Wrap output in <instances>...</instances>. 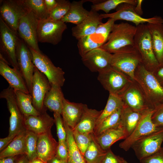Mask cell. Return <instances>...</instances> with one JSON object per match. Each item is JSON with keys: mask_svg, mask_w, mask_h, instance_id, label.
I'll list each match as a JSON object with an SVG mask.
<instances>
[{"mask_svg": "<svg viewBox=\"0 0 163 163\" xmlns=\"http://www.w3.org/2000/svg\"><path fill=\"white\" fill-rule=\"evenodd\" d=\"M72 130L76 144L84 155L91 141L93 133L88 134L82 133L76 130Z\"/></svg>", "mask_w": 163, "mask_h": 163, "instance_id": "ab89813d", "label": "cell"}, {"mask_svg": "<svg viewBox=\"0 0 163 163\" xmlns=\"http://www.w3.org/2000/svg\"><path fill=\"white\" fill-rule=\"evenodd\" d=\"M123 106L104 119L96 126L94 134L98 136L109 129L119 126Z\"/></svg>", "mask_w": 163, "mask_h": 163, "instance_id": "e575fe53", "label": "cell"}, {"mask_svg": "<svg viewBox=\"0 0 163 163\" xmlns=\"http://www.w3.org/2000/svg\"><path fill=\"white\" fill-rule=\"evenodd\" d=\"M29 47L32 53L33 62L35 66L46 76L51 86L62 87L65 81V72L62 69L55 66L49 57L42 52H39Z\"/></svg>", "mask_w": 163, "mask_h": 163, "instance_id": "52a82bcc", "label": "cell"}, {"mask_svg": "<svg viewBox=\"0 0 163 163\" xmlns=\"http://www.w3.org/2000/svg\"><path fill=\"white\" fill-rule=\"evenodd\" d=\"M57 1V4L50 12L49 18L55 20L61 21L68 12L71 3L66 0Z\"/></svg>", "mask_w": 163, "mask_h": 163, "instance_id": "f35d334b", "label": "cell"}, {"mask_svg": "<svg viewBox=\"0 0 163 163\" xmlns=\"http://www.w3.org/2000/svg\"><path fill=\"white\" fill-rule=\"evenodd\" d=\"M151 118L152 122L155 125L163 128V103L154 109Z\"/></svg>", "mask_w": 163, "mask_h": 163, "instance_id": "7bdbcfd3", "label": "cell"}, {"mask_svg": "<svg viewBox=\"0 0 163 163\" xmlns=\"http://www.w3.org/2000/svg\"><path fill=\"white\" fill-rule=\"evenodd\" d=\"M153 111L154 109H150L142 114L132 133L120 143V148L125 151H127L141 138L163 128L157 126L152 122L151 118Z\"/></svg>", "mask_w": 163, "mask_h": 163, "instance_id": "8fae6325", "label": "cell"}, {"mask_svg": "<svg viewBox=\"0 0 163 163\" xmlns=\"http://www.w3.org/2000/svg\"><path fill=\"white\" fill-rule=\"evenodd\" d=\"M142 114L132 110L124 104L123 107L119 126L124 131L127 137L133 131Z\"/></svg>", "mask_w": 163, "mask_h": 163, "instance_id": "83f0119b", "label": "cell"}, {"mask_svg": "<svg viewBox=\"0 0 163 163\" xmlns=\"http://www.w3.org/2000/svg\"><path fill=\"white\" fill-rule=\"evenodd\" d=\"M107 151L104 150L93 134L91 141L84 155L86 163H101Z\"/></svg>", "mask_w": 163, "mask_h": 163, "instance_id": "d6a6232c", "label": "cell"}, {"mask_svg": "<svg viewBox=\"0 0 163 163\" xmlns=\"http://www.w3.org/2000/svg\"><path fill=\"white\" fill-rule=\"evenodd\" d=\"M102 111L89 108L84 104L81 119L73 130L84 133H94L97 120Z\"/></svg>", "mask_w": 163, "mask_h": 163, "instance_id": "cb8c5ba5", "label": "cell"}, {"mask_svg": "<svg viewBox=\"0 0 163 163\" xmlns=\"http://www.w3.org/2000/svg\"><path fill=\"white\" fill-rule=\"evenodd\" d=\"M19 155L0 158V163H16Z\"/></svg>", "mask_w": 163, "mask_h": 163, "instance_id": "681fc988", "label": "cell"}, {"mask_svg": "<svg viewBox=\"0 0 163 163\" xmlns=\"http://www.w3.org/2000/svg\"><path fill=\"white\" fill-rule=\"evenodd\" d=\"M14 91L18 106L24 117L37 115L40 113L33 105L30 94L19 90Z\"/></svg>", "mask_w": 163, "mask_h": 163, "instance_id": "1f68e13d", "label": "cell"}, {"mask_svg": "<svg viewBox=\"0 0 163 163\" xmlns=\"http://www.w3.org/2000/svg\"><path fill=\"white\" fill-rule=\"evenodd\" d=\"M25 154L20 155L19 156L16 163H30Z\"/></svg>", "mask_w": 163, "mask_h": 163, "instance_id": "816d5d0a", "label": "cell"}, {"mask_svg": "<svg viewBox=\"0 0 163 163\" xmlns=\"http://www.w3.org/2000/svg\"><path fill=\"white\" fill-rule=\"evenodd\" d=\"M124 104L132 110L143 114L152 109L143 91L134 80L120 96Z\"/></svg>", "mask_w": 163, "mask_h": 163, "instance_id": "4fadbf2b", "label": "cell"}, {"mask_svg": "<svg viewBox=\"0 0 163 163\" xmlns=\"http://www.w3.org/2000/svg\"><path fill=\"white\" fill-rule=\"evenodd\" d=\"M128 3L134 6L136 5L137 0H108L101 1L93 4L91 6V9L97 12L102 10L105 14H108L110 11L117 8L121 4Z\"/></svg>", "mask_w": 163, "mask_h": 163, "instance_id": "d590c367", "label": "cell"}, {"mask_svg": "<svg viewBox=\"0 0 163 163\" xmlns=\"http://www.w3.org/2000/svg\"><path fill=\"white\" fill-rule=\"evenodd\" d=\"M61 114L53 113L55 123L56 129L57 136L59 142L66 140V134Z\"/></svg>", "mask_w": 163, "mask_h": 163, "instance_id": "60d3db41", "label": "cell"}, {"mask_svg": "<svg viewBox=\"0 0 163 163\" xmlns=\"http://www.w3.org/2000/svg\"><path fill=\"white\" fill-rule=\"evenodd\" d=\"M125 160L123 158L115 155L110 149L107 151L101 163H123Z\"/></svg>", "mask_w": 163, "mask_h": 163, "instance_id": "f6af8a7d", "label": "cell"}, {"mask_svg": "<svg viewBox=\"0 0 163 163\" xmlns=\"http://www.w3.org/2000/svg\"><path fill=\"white\" fill-rule=\"evenodd\" d=\"M123 163H128L125 160Z\"/></svg>", "mask_w": 163, "mask_h": 163, "instance_id": "11a10c76", "label": "cell"}, {"mask_svg": "<svg viewBox=\"0 0 163 163\" xmlns=\"http://www.w3.org/2000/svg\"><path fill=\"white\" fill-rule=\"evenodd\" d=\"M39 20L29 10L20 20L18 29L19 37L27 46L35 50L41 52L37 38V31Z\"/></svg>", "mask_w": 163, "mask_h": 163, "instance_id": "5bb4252c", "label": "cell"}, {"mask_svg": "<svg viewBox=\"0 0 163 163\" xmlns=\"http://www.w3.org/2000/svg\"><path fill=\"white\" fill-rule=\"evenodd\" d=\"M103 18L97 11L91 9L86 18L72 29V35L78 40L94 34Z\"/></svg>", "mask_w": 163, "mask_h": 163, "instance_id": "44dd1931", "label": "cell"}, {"mask_svg": "<svg viewBox=\"0 0 163 163\" xmlns=\"http://www.w3.org/2000/svg\"><path fill=\"white\" fill-rule=\"evenodd\" d=\"M152 73L159 83L163 87V66L159 67Z\"/></svg>", "mask_w": 163, "mask_h": 163, "instance_id": "7dc6e473", "label": "cell"}, {"mask_svg": "<svg viewBox=\"0 0 163 163\" xmlns=\"http://www.w3.org/2000/svg\"><path fill=\"white\" fill-rule=\"evenodd\" d=\"M143 2L142 0H137L136 5L134 8V10L136 12L141 16L143 14L142 8V5Z\"/></svg>", "mask_w": 163, "mask_h": 163, "instance_id": "f907efd6", "label": "cell"}, {"mask_svg": "<svg viewBox=\"0 0 163 163\" xmlns=\"http://www.w3.org/2000/svg\"><path fill=\"white\" fill-rule=\"evenodd\" d=\"M127 137L126 133L119 126L107 129L98 136H95L97 143L105 151L110 149L111 146L117 141Z\"/></svg>", "mask_w": 163, "mask_h": 163, "instance_id": "484cf974", "label": "cell"}, {"mask_svg": "<svg viewBox=\"0 0 163 163\" xmlns=\"http://www.w3.org/2000/svg\"><path fill=\"white\" fill-rule=\"evenodd\" d=\"M19 38L0 18V55L9 65L20 72L16 54Z\"/></svg>", "mask_w": 163, "mask_h": 163, "instance_id": "8992f818", "label": "cell"}, {"mask_svg": "<svg viewBox=\"0 0 163 163\" xmlns=\"http://www.w3.org/2000/svg\"><path fill=\"white\" fill-rule=\"evenodd\" d=\"M46 163H67V161L60 159L54 156L48 161Z\"/></svg>", "mask_w": 163, "mask_h": 163, "instance_id": "f5cc1de1", "label": "cell"}, {"mask_svg": "<svg viewBox=\"0 0 163 163\" xmlns=\"http://www.w3.org/2000/svg\"><path fill=\"white\" fill-rule=\"evenodd\" d=\"M163 141V128L141 138L132 145L138 159L140 161L158 151Z\"/></svg>", "mask_w": 163, "mask_h": 163, "instance_id": "2e32d148", "label": "cell"}, {"mask_svg": "<svg viewBox=\"0 0 163 163\" xmlns=\"http://www.w3.org/2000/svg\"><path fill=\"white\" fill-rule=\"evenodd\" d=\"M84 104L71 102L65 97L63 99L61 115L64 122L72 130L74 129L81 119Z\"/></svg>", "mask_w": 163, "mask_h": 163, "instance_id": "603a6c76", "label": "cell"}, {"mask_svg": "<svg viewBox=\"0 0 163 163\" xmlns=\"http://www.w3.org/2000/svg\"><path fill=\"white\" fill-rule=\"evenodd\" d=\"M16 54L20 72L25 81L30 94H31L34 65L29 48L20 37L18 41Z\"/></svg>", "mask_w": 163, "mask_h": 163, "instance_id": "9a60e30c", "label": "cell"}, {"mask_svg": "<svg viewBox=\"0 0 163 163\" xmlns=\"http://www.w3.org/2000/svg\"><path fill=\"white\" fill-rule=\"evenodd\" d=\"M1 4L0 18L11 29L18 34L20 21L29 10L23 0H2Z\"/></svg>", "mask_w": 163, "mask_h": 163, "instance_id": "ba28073f", "label": "cell"}, {"mask_svg": "<svg viewBox=\"0 0 163 163\" xmlns=\"http://www.w3.org/2000/svg\"><path fill=\"white\" fill-rule=\"evenodd\" d=\"M133 46L141 57V63L145 69L153 73L159 67L155 56L149 30L147 24L136 26Z\"/></svg>", "mask_w": 163, "mask_h": 163, "instance_id": "6da1fadb", "label": "cell"}, {"mask_svg": "<svg viewBox=\"0 0 163 163\" xmlns=\"http://www.w3.org/2000/svg\"><path fill=\"white\" fill-rule=\"evenodd\" d=\"M30 163H46L38 158L30 161Z\"/></svg>", "mask_w": 163, "mask_h": 163, "instance_id": "db71d44e", "label": "cell"}, {"mask_svg": "<svg viewBox=\"0 0 163 163\" xmlns=\"http://www.w3.org/2000/svg\"><path fill=\"white\" fill-rule=\"evenodd\" d=\"M28 9L31 11L39 20L49 17L44 0H23Z\"/></svg>", "mask_w": 163, "mask_h": 163, "instance_id": "8d00e7d4", "label": "cell"}, {"mask_svg": "<svg viewBox=\"0 0 163 163\" xmlns=\"http://www.w3.org/2000/svg\"><path fill=\"white\" fill-rule=\"evenodd\" d=\"M32 104L40 113L47 109L44 106V100L51 85L46 76L34 66L32 82Z\"/></svg>", "mask_w": 163, "mask_h": 163, "instance_id": "e0dca14e", "label": "cell"}, {"mask_svg": "<svg viewBox=\"0 0 163 163\" xmlns=\"http://www.w3.org/2000/svg\"><path fill=\"white\" fill-rule=\"evenodd\" d=\"M67 29L66 23L62 21H56L50 18L39 20L37 31L38 42L56 45L62 38L64 32Z\"/></svg>", "mask_w": 163, "mask_h": 163, "instance_id": "30bf717a", "label": "cell"}, {"mask_svg": "<svg viewBox=\"0 0 163 163\" xmlns=\"http://www.w3.org/2000/svg\"><path fill=\"white\" fill-rule=\"evenodd\" d=\"M124 104L123 100L119 96L109 94L106 105L97 120L96 126L107 117L122 107Z\"/></svg>", "mask_w": 163, "mask_h": 163, "instance_id": "836d02e7", "label": "cell"}, {"mask_svg": "<svg viewBox=\"0 0 163 163\" xmlns=\"http://www.w3.org/2000/svg\"><path fill=\"white\" fill-rule=\"evenodd\" d=\"M97 80L109 94L120 95L133 80L111 66L98 73Z\"/></svg>", "mask_w": 163, "mask_h": 163, "instance_id": "277c9868", "label": "cell"}, {"mask_svg": "<svg viewBox=\"0 0 163 163\" xmlns=\"http://www.w3.org/2000/svg\"><path fill=\"white\" fill-rule=\"evenodd\" d=\"M150 33L154 53L159 67L163 66V24H147Z\"/></svg>", "mask_w": 163, "mask_h": 163, "instance_id": "d4e9b609", "label": "cell"}, {"mask_svg": "<svg viewBox=\"0 0 163 163\" xmlns=\"http://www.w3.org/2000/svg\"><path fill=\"white\" fill-rule=\"evenodd\" d=\"M134 80L143 91L152 109L163 103V87L141 63L135 71Z\"/></svg>", "mask_w": 163, "mask_h": 163, "instance_id": "7a4b0ae2", "label": "cell"}, {"mask_svg": "<svg viewBox=\"0 0 163 163\" xmlns=\"http://www.w3.org/2000/svg\"><path fill=\"white\" fill-rule=\"evenodd\" d=\"M141 63V59L138 51L133 46H129L112 54L111 66L134 80L135 71Z\"/></svg>", "mask_w": 163, "mask_h": 163, "instance_id": "5b68a950", "label": "cell"}, {"mask_svg": "<svg viewBox=\"0 0 163 163\" xmlns=\"http://www.w3.org/2000/svg\"><path fill=\"white\" fill-rule=\"evenodd\" d=\"M27 130L18 134L8 145L0 153V158L25 154L24 140Z\"/></svg>", "mask_w": 163, "mask_h": 163, "instance_id": "f546056e", "label": "cell"}, {"mask_svg": "<svg viewBox=\"0 0 163 163\" xmlns=\"http://www.w3.org/2000/svg\"><path fill=\"white\" fill-rule=\"evenodd\" d=\"M46 8L48 14L56 7L57 3L56 0H44Z\"/></svg>", "mask_w": 163, "mask_h": 163, "instance_id": "c3c4849f", "label": "cell"}, {"mask_svg": "<svg viewBox=\"0 0 163 163\" xmlns=\"http://www.w3.org/2000/svg\"><path fill=\"white\" fill-rule=\"evenodd\" d=\"M112 54L101 47L89 51L82 57L83 64L91 72H100L111 66Z\"/></svg>", "mask_w": 163, "mask_h": 163, "instance_id": "ac0fdd59", "label": "cell"}, {"mask_svg": "<svg viewBox=\"0 0 163 163\" xmlns=\"http://www.w3.org/2000/svg\"><path fill=\"white\" fill-rule=\"evenodd\" d=\"M0 98L6 100L10 114L8 136H16L25 129L24 117L17 104L14 90L9 86L1 91Z\"/></svg>", "mask_w": 163, "mask_h": 163, "instance_id": "9c48e42d", "label": "cell"}, {"mask_svg": "<svg viewBox=\"0 0 163 163\" xmlns=\"http://www.w3.org/2000/svg\"><path fill=\"white\" fill-rule=\"evenodd\" d=\"M64 123L68 148L67 163H86L84 156L76 144L72 130L65 123Z\"/></svg>", "mask_w": 163, "mask_h": 163, "instance_id": "4dcf8cb0", "label": "cell"}, {"mask_svg": "<svg viewBox=\"0 0 163 163\" xmlns=\"http://www.w3.org/2000/svg\"><path fill=\"white\" fill-rule=\"evenodd\" d=\"M37 135L27 130L24 140L25 154L30 161L37 158Z\"/></svg>", "mask_w": 163, "mask_h": 163, "instance_id": "74e56055", "label": "cell"}, {"mask_svg": "<svg viewBox=\"0 0 163 163\" xmlns=\"http://www.w3.org/2000/svg\"><path fill=\"white\" fill-rule=\"evenodd\" d=\"M64 98L61 87L55 85H52L50 89L45 97L44 106L53 113L61 114L62 101Z\"/></svg>", "mask_w": 163, "mask_h": 163, "instance_id": "4316f807", "label": "cell"}, {"mask_svg": "<svg viewBox=\"0 0 163 163\" xmlns=\"http://www.w3.org/2000/svg\"><path fill=\"white\" fill-rule=\"evenodd\" d=\"M16 136H8L7 137L0 139V151L4 149L11 142Z\"/></svg>", "mask_w": 163, "mask_h": 163, "instance_id": "bcb514c9", "label": "cell"}, {"mask_svg": "<svg viewBox=\"0 0 163 163\" xmlns=\"http://www.w3.org/2000/svg\"><path fill=\"white\" fill-rule=\"evenodd\" d=\"M55 156L60 159L67 161L68 148L66 140L58 142Z\"/></svg>", "mask_w": 163, "mask_h": 163, "instance_id": "b9f144b4", "label": "cell"}, {"mask_svg": "<svg viewBox=\"0 0 163 163\" xmlns=\"http://www.w3.org/2000/svg\"><path fill=\"white\" fill-rule=\"evenodd\" d=\"M58 144L53 138L51 130L38 135L37 158L46 163L55 156Z\"/></svg>", "mask_w": 163, "mask_h": 163, "instance_id": "7402d4cb", "label": "cell"}, {"mask_svg": "<svg viewBox=\"0 0 163 163\" xmlns=\"http://www.w3.org/2000/svg\"><path fill=\"white\" fill-rule=\"evenodd\" d=\"M0 55V74L14 90H19L30 94L26 84L20 72L10 67Z\"/></svg>", "mask_w": 163, "mask_h": 163, "instance_id": "ffe728a7", "label": "cell"}, {"mask_svg": "<svg viewBox=\"0 0 163 163\" xmlns=\"http://www.w3.org/2000/svg\"><path fill=\"white\" fill-rule=\"evenodd\" d=\"M136 26L126 22L115 24L105 43L101 47L113 54L122 48L133 46Z\"/></svg>", "mask_w": 163, "mask_h": 163, "instance_id": "3957f363", "label": "cell"}, {"mask_svg": "<svg viewBox=\"0 0 163 163\" xmlns=\"http://www.w3.org/2000/svg\"><path fill=\"white\" fill-rule=\"evenodd\" d=\"M46 110L37 115L24 117V124L25 129L37 135L51 130L55 123L54 120L47 113Z\"/></svg>", "mask_w": 163, "mask_h": 163, "instance_id": "d6986e66", "label": "cell"}, {"mask_svg": "<svg viewBox=\"0 0 163 163\" xmlns=\"http://www.w3.org/2000/svg\"><path fill=\"white\" fill-rule=\"evenodd\" d=\"M133 5L124 3L119 5L116 11L111 13L101 14L100 16L103 18H112L115 21L118 20H123L133 22L136 26L146 23L151 24H163V19L160 16H155L150 18H145L137 14L134 10Z\"/></svg>", "mask_w": 163, "mask_h": 163, "instance_id": "7c38bea8", "label": "cell"}, {"mask_svg": "<svg viewBox=\"0 0 163 163\" xmlns=\"http://www.w3.org/2000/svg\"><path fill=\"white\" fill-rule=\"evenodd\" d=\"M86 1H73L71 3L69 9L61 21L64 23H70L77 25L87 16L89 11L83 7Z\"/></svg>", "mask_w": 163, "mask_h": 163, "instance_id": "f1b7e54d", "label": "cell"}, {"mask_svg": "<svg viewBox=\"0 0 163 163\" xmlns=\"http://www.w3.org/2000/svg\"><path fill=\"white\" fill-rule=\"evenodd\" d=\"M141 163H163V147L153 154L139 161Z\"/></svg>", "mask_w": 163, "mask_h": 163, "instance_id": "ee69618b", "label": "cell"}]
</instances>
